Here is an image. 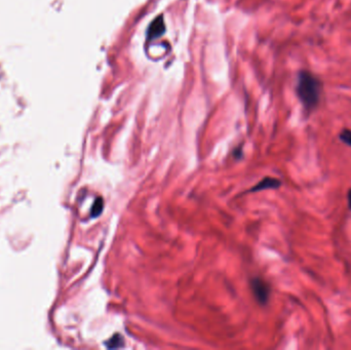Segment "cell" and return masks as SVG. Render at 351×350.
I'll return each instance as SVG.
<instances>
[{
    "label": "cell",
    "mask_w": 351,
    "mask_h": 350,
    "mask_svg": "<svg viewBox=\"0 0 351 350\" xmlns=\"http://www.w3.org/2000/svg\"><path fill=\"white\" fill-rule=\"evenodd\" d=\"M322 90L320 80L311 72L302 70L298 74L296 94L307 113L312 112L319 104Z\"/></svg>",
    "instance_id": "1"
},
{
    "label": "cell",
    "mask_w": 351,
    "mask_h": 350,
    "mask_svg": "<svg viewBox=\"0 0 351 350\" xmlns=\"http://www.w3.org/2000/svg\"><path fill=\"white\" fill-rule=\"evenodd\" d=\"M251 286H252V291L254 293L256 300L258 301L260 304L265 305L269 300V295H270L269 286L261 278H254L251 283Z\"/></svg>",
    "instance_id": "2"
},
{
    "label": "cell",
    "mask_w": 351,
    "mask_h": 350,
    "mask_svg": "<svg viewBox=\"0 0 351 350\" xmlns=\"http://www.w3.org/2000/svg\"><path fill=\"white\" fill-rule=\"evenodd\" d=\"M166 32V25L162 16L156 17L150 24L147 30V37L149 40L156 39Z\"/></svg>",
    "instance_id": "3"
},
{
    "label": "cell",
    "mask_w": 351,
    "mask_h": 350,
    "mask_svg": "<svg viewBox=\"0 0 351 350\" xmlns=\"http://www.w3.org/2000/svg\"><path fill=\"white\" fill-rule=\"evenodd\" d=\"M280 185H282V183H280L279 180L271 177H266L260 183L255 185L250 191L257 192V191H261L265 189H276L280 187Z\"/></svg>",
    "instance_id": "4"
},
{
    "label": "cell",
    "mask_w": 351,
    "mask_h": 350,
    "mask_svg": "<svg viewBox=\"0 0 351 350\" xmlns=\"http://www.w3.org/2000/svg\"><path fill=\"white\" fill-rule=\"evenodd\" d=\"M106 346L110 349H114V348H121L124 347L125 345V340L124 337L121 334H115L114 336H112L108 341H106Z\"/></svg>",
    "instance_id": "5"
},
{
    "label": "cell",
    "mask_w": 351,
    "mask_h": 350,
    "mask_svg": "<svg viewBox=\"0 0 351 350\" xmlns=\"http://www.w3.org/2000/svg\"><path fill=\"white\" fill-rule=\"evenodd\" d=\"M103 208H104V200L102 197H98L95 202H93L92 204V207H91V217L92 218H97L99 217L102 212H103Z\"/></svg>",
    "instance_id": "6"
},
{
    "label": "cell",
    "mask_w": 351,
    "mask_h": 350,
    "mask_svg": "<svg viewBox=\"0 0 351 350\" xmlns=\"http://www.w3.org/2000/svg\"><path fill=\"white\" fill-rule=\"evenodd\" d=\"M339 138L343 143H345L346 145L351 147V131L348 129H344L342 130V132L339 135Z\"/></svg>",
    "instance_id": "7"
},
{
    "label": "cell",
    "mask_w": 351,
    "mask_h": 350,
    "mask_svg": "<svg viewBox=\"0 0 351 350\" xmlns=\"http://www.w3.org/2000/svg\"><path fill=\"white\" fill-rule=\"evenodd\" d=\"M347 197H348V206H349V209L351 211V189L348 191Z\"/></svg>",
    "instance_id": "8"
},
{
    "label": "cell",
    "mask_w": 351,
    "mask_h": 350,
    "mask_svg": "<svg viewBox=\"0 0 351 350\" xmlns=\"http://www.w3.org/2000/svg\"><path fill=\"white\" fill-rule=\"evenodd\" d=\"M241 153H242V149L241 148H238L236 151H234V155H238L237 158L241 157Z\"/></svg>",
    "instance_id": "9"
}]
</instances>
